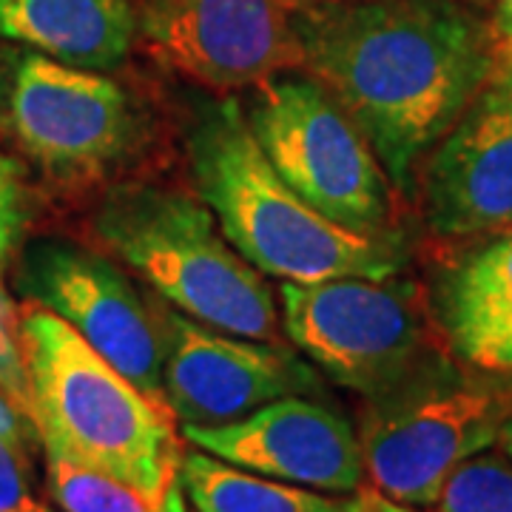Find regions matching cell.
I'll return each mask as SVG.
<instances>
[{"mask_svg": "<svg viewBox=\"0 0 512 512\" xmlns=\"http://www.w3.org/2000/svg\"><path fill=\"white\" fill-rule=\"evenodd\" d=\"M163 510L165 512H191L188 510V501H185V495H183V487L177 484V478H174V484L165 490Z\"/></svg>", "mask_w": 512, "mask_h": 512, "instance_id": "484cf974", "label": "cell"}, {"mask_svg": "<svg viewBox=\"0 0 512 512\" xmlns=\"http://www.w3.org/2000/svg\"><path fill=\"white\" fill-rule=\"evenodd\" d=\"M476 106L487 111H498L512 117V63L495 60V69L487 80V86L476 97Z\"/></svg>", "mask_w": 512, "mask_h": 512, "instance_id": "603a6c76", "label": "cell"}, {"mask_svg": "<svg viewBox=\"0 0 512 512\" xmlns=\"http://www.w3.org/2000/svg\"><path fill=\"white\" fill-rule=\"evenodd\" d=\"M163 390L183 424H228L288 396H319L322 379L299 353L231 336L174 311L160 299Z\"/></svg>", "mask_w": 512, "mask_h": 512, "instance_id": "8fae6325", "label": "cell"}, {"mask_svg": "<svg viewBox=\"0 0 512 512\" xmlns=\"http://www.w3.org/2000/svg\"><path fill=\"white\" fill-rule=\"evenodd\" d=\"M137 37L174 72L234 92L302 69L291 0H131Z\"/></svg>", "mask_w": 512, "mask_h": 512, "instance_id": "30bf717a", "label": "cell"}, {"mask_svg": "<svg viewBox=\"0 0 512 512\" xmlns=\"http://www.w3.org/2000/svg\"><path fill=\"white\" fill-rule=\"evenodd\" d=\"M359 512H416L407 504H399L376 490H362V510Z\"/></svg>", "mask_w": 512, "mask_h": 512, "instance_id": "d4e9b609", "label": "cell"}, {"mask_svg": "<svg viewBox=\"0 0 512 512\" xmlns=\"http://www.w3.org/2000/svg\"><path fill=\"white\" fill-rule=\"evenodd\" d=\"M0 123L20 151L63 183L100 180L143 143V117L111 77L37 52L6 57Z\"/></svg>", "mask_w": 512, "mask_h": 512, "instance_id": "ba28073f", "label": "cell"}, {"mask_svg": "<svg viewBox=\"0 0 512 512\" xmlns=\"http://www.w3.org/2000/svg\"><path fill=\"white\" fill-rule=\"evenodd\" d=\"M424 217L447 239L512 228V117L470 106L424 160Z\"/></svg>", "mask_w": 512, "mask_h": 512, "instance_id": "4fadbf2b", "label": "cell"}, {"mask_svg": "<svg viewBox=\"0 0 512 512\" xmlns=\"http://www.w3.org/2000/svg\"><path fill=\"white\" fill-rule=\"evenodd\" d=\"M183 439L234 467L319 493L350 495L365 484L356 430L311 396L276 399L228 424H183Z\"/></svg>", "mask_w": 512, "mask_h": 512, "instance_id": "7c38bea8", "label": "cell"}, {"mask_svg": "<svg viewBox=\"0 0 512 512\" xmlns=\"http://www.w3.org/2000/svg\"><path fill=\"white\" fill-rule=\"evenodd\" d=\"M467 3H470V6H476V9H487L493 0H467Z\"/></svg>", "mask_w": 512, "mask_h": 512, "instance_id": "83f0119b", "label": "cell"}, {"mask_svg": "<svg viewBox=\"0 0 512 512\" xmlns=\"http://www.w3.org/2000/svg\"><path fill=\"white\" fill-rule=\"evenodd\" d=\"M365 402L356 436L373 490L407 507H436L447 478L498 444L512 416V387L433 350Z\"/></svg>", "mask_w": 512, "mask_h": 512, "instance_id": "5b68a950", "label": "cell"}, {"mask_svg": "<svg viewBox=\"0 0 512 512\" xmlns=\"http://www.w3.org/2000/svg\"><path fill=\"white\" fill-rule=\"evenodd\" d=\"M493 18H490V32H493L495 57L512 63V0H493Z\"/></svg>", "mask_w": 512, "mask_h": 512, "instance_id": "cb8c5ba5", "label": "cell"}, {"mask_svg": "<svg viewBox=\"0 0 512 512\" xmlns=\"http://www.w3.org/2000/svg\"><path fill=\"white\" fill-rule=\"evenodd\" d=\"M291 3H305V0H291Z\"/></svg>", "mask_w": 512, "mask_h": 512, "instance_id": "f1b7e54d", "label": "cell"}, {"mask_svg": "<svg viewBox=\"0 0 512 512\" xmlns=\"http://www.w3.org/2000/svg\"><path fill=\"white\" fill-rule=\"evenodd\" d=\"M29 225L26 185L18 163L0 151V262L6 265L20 248Z\"/></svg>", "mask_w": 512, "mask_h": 512, "instance_id": "44dd1931", "label": "cell"}, {"mask_svg": "<svg viewBox=\"0 0 512 512\" xmlns=\"http://www.w3.org/2000/svg\"><path fill=\"white\" fill-rule=\"evenodd\" d=\"M0 37L74 69L106 72L137 43L131 0H0Z\"/></svg>", "mask_w": 512, "mask_h": 512, "instance_id": "9a60e30c", "label": "cell"}, {"mask_svg": "<svg viewBox=\"0 0 512 512\" xmlns=\"http://www.w3.org/2000/svg\"><path fill=\"white\" fill-rule=\"evenodd\" d=\"M15 288L77 330L148 399L168 407L160 299H148L114 256L72 239H32L18 256Z\"/></svg>", "mask_w": 512, "mask_h": 512, "instance_id": "9c48e42d", "label": "cell"}, {"mask_svg": "<svg viewBox=\"0 0 512 512\" xmlns=\"http://www.w3.org/2000/svg\"><path fill=\"white\" fill-rule=\"evenodd\" d=\"M183 146L197 197L237 254L262 276L319 282L404 271L402 239L365 237L325 220L276 174L237 100L194 103Z\"/></svg>", "mask_w": 512, "mask_h": 512, "instance_id": "7a4b0ae2", "label": "cell"}, {"mask_svg": "<svg viewBox=\"0 0 512 512\" xmlns=\"http://www.w3.org/2000/svg\"><path fill=\"white\" fill-rule=\"evenodd\" d=\"M439 512H512V461L501 456H473L447 478Z\"/></svg>", "mask_w": 512, "mask_h": 512, "instance_id": "ac0fdd59", "label": "cell"}, {"mask_svg": "<svg viewBox=\"0 0 512 512\" xmlns=\"http://www.w3.org/2000/svg\"><path fill=\"white\" fill-rule=\"evenodd\" d=\"M46 456V493L63 512H165L163 501H154L100 470L77 461Z\"/></svg>", "mask_w": 512, "mask_h": 512, "instance_id": "e0dca14e", "label": "cell"}, {"mask_svg": "<svg viewBox=\"0 0 512 512\" xmlns=\"http://www.w3.org/2000/svg\"><path fill=\"white\" fill-rule=\"evenodd\" d=\"M32 382V419L43 453L77 461L163 501L180 467L174 413L148 399L60 316L20 311Z\"/></svg>", "mask_w": 512, "mask_h": 512, "instance_id": "3957f363", "label": "cell"}, {"mask_svg": "<svg viewBox=\"0 0 512 512\" xmlns=\"http://www.w3.org/2000/svg\"><path fill=\"white\" fill-rule=\"evenodd\" d=\"M0 512H55L37 493L35 450L0 439Z\"/></svg>", "mask_w": 512, "mask_h": 512, "instance_id": "ffe728a7", "label": "cell"}, {"mask_svg": "<svg viewBox=\"0 0 512 512\" xmlns=\"http://www.w3.org/2000/svg\"><path fill=\"white\" fill-rule=\"evenodd\" d=\"M0 439L15 441V444H23V447H32V450L40 447L35 421L29 419L3 390H0Z\"/></svg>", "mask_w": 512, "mask_h": 512, "instance_id": "7402d4cb", "label": "cell"}, {"mask_svg": "<svg viewBox=\"0 0 512 512\" xmlns=\"http://www.w3.org/2000/svg\"><path fill=\"white\" fill-rule=\"evenodd\" d=\"M92 231L174 311L231 336L276 339L274 293L200 197L154 183L114 185L94 211Z\"/></svg>", "mask_w": 512, "mask_h": 512, "instance_id": "277c9868", "label": "cell"}, {"mask_svg": "<svg viewBox=\"0 0 512 512\" xmlns=\"http://www.w3.org/2000/svg\"><path fill=\"white\" fill-rule=\"evenodd\" d=\"M302 72L316 77L404 197L419 165L476 103L495 69L490 20L467 0L291 3Z\"/></svg>", "mask_w": 512, "mask_h": 512, "instance_id": "6da1fadb", "label": "cell"}, {"mask_svg": "<svg viewBox=\"0 0 512 512\" xmlns=\"http://www.w3.org/2000/svg\"><path fill=\"white\" fill-rule=\"evenodd\" d=\"M3 271L6 265L0 262V390L32 419V382L20 336V313L12 302V293L6 291Z\"/></svg>", "mask_w": 512, "mask_h": 512, "instance_id": "d6986e66", "label": "cell"}, {"mask_svg": "<svg viewBox=\"0 0 512 512\" xmlns=\"http://www.w3.org/2000/svg\"><path fill=\"white\" fill-rule=\"evenodd\" d=\"M251 89L242 111L276 174L325 220L365 237H396L393 183L333 94L296 69Z\"/></svg>", "mask_w": 512, "mask_h": 512, "instance_id": "8992f818", "label": "cell"}, {"mask_svg": "<svg viewBox=\"0 0 512 512\" xmlns=\"http://www.w3.org/2000/svg\"><path fill=\"white\" fill-rule=\"evenodd\" d=\"M279 299L288 339L362 399L390 390L436 350L419 288L399 274L282 282Z\"/></svg>", "mask_w": 512, "mask_h": 512, "instance_id": "52a82bcc", "label": "cell"}, {"mask_svg": "<svg viewBox=\"0 0 512 512\" xmlns=\"http://www.w3.org/2000/svg\"><path fill=\"white\" fill-rule=\"evenodd\" d=\"M433 319L464 365L512 373V228L464 251L441 271Z\"/></svg>", "mask_w": 512, "mask_h": 512, "instance_id": "5bb4252c", "label": "cell"}, {"mask_svg": "<svg viewBox=\"0 0 512 512\" xmlns=\"http://www.w3.org/2000/svg\"><path fill=\"white\" fill-rule=\"evenodd\" d=\"M188 507L197 512H359L356 495H328L234 467L211 453H185L177 467Z\"/></svg>", "mask_w": 512, "mask_h": 512, "instance_id": "2e32d148", "label": "cell"}, {"mask_svg": "<svg viewBox=\"0 0 512 512\" xmlns=\"http://www.w3.org/2000/svg\"><path fill=\"white\" fill-rule=\"evenodd\" d=\"M498 444H501V450H504V456L512 461V416L507 419V424L501 427V436H498Z\"/></svg>", "mask_w": 512, "mask_h": 512, "instance_id": "4316f807", "label": "cell"}]
</instances>
